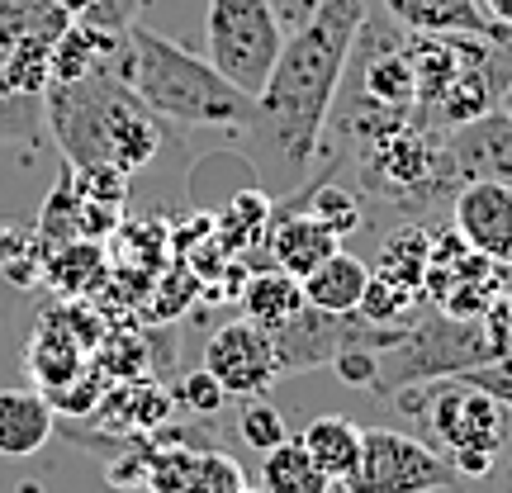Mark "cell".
I'll return each mask as SVG.
<instances>
[{
    "instance_id": "obj_1",
    "label": "cell",
    "mask_w": 512,
    "mask_h": 493,
    "mask_svg": "<svg viewBox=\"0 0 512 493\" xmlns=\"http://www.w3.org/2000/svg\"><path fill=\"white\" fill-rule=\"evenodd\" d=\"M370 19V0H318L299 29L285 34L252 114V162L275 190H294L318 162L347 62Z\"/></svg>"
},
{
    "instance_id": "obj_2",
    "label": "cell",
    "mask_w": 512,
    "mask_h": 493,
    "mask_svg": "<svg viewBox=\"0 0 512 493\" xmlns=\"http://www.w3.org/2000/svg\"><path fill=\"white\" fill-rule=\"evenodd\" d=\"M43 114L62 147V162L72 166L114 162L133 176L162 152V119L138 100L119 67L86 81H53L43 91Z\"/></svg>"
},
{
    "instance_id": "obj_3",
    "label": "cell",
    "mask_w": 512,
    "mask_h": 493,
    "mask_svg": "<svg viewBox=\"0 0 512 493\" xmlns=\"http://www.w3.org/2000/svg\"><path fill=\"white\" fill-rule=\"evenodd\" d=\"M119 72L157 119L190 128H233V133L252 128L256 95L238 91L228 76H219V67L209 57L185 53L181 43H171L166 34H152L138 19L124 29Z\"/></svg>"
},
{
    "instance_id": "obj_4",
    "label": "cell",
    "mask_w": 512,
    "mask_h": 493,
    "mask_svg": "<svg viewBox=\"0 0 512 493\" xmlns=\"http://www.w3.org/2000/svg\"><path fill=\"white\" fill-rule=\"evenodd\" d=\"M394 403H399L403 418H413L422 427V441L456 465L460 479L489 475L512 437L508 408L489 399L484 389L465 384L460 375L408 384L394 394Z\"/></svg>"
},
{
    "instance_id": "obj_5",
    "label": "cell",
    "mask_w": 512,
    "mask_h": 493,
    "mask_svg": "<svg viewBox=\"0 0 512 493\" xmlns=\"http://www.w3.org/2000/svg\"><path fill=\"white\" fill-rule=\"evenodd\" d=\"M503 351L508 347L498 342L489 318H451V313L432 309L422 318H408V328H403L394 347L375 351V389L370 394L394 399L408 384L465 375V370L484 366V361H494Z\"/></svg>"
},
{
    "instance_id": "obj_6",
    "label": "cell",
    "mask_w": 512,
    "mask_h": 493,
    "mask_svg": "<svg viewBox=\"0 0 512 493\" xmlns=\"http://www.w3.org/2000/svg\"><path fill=\"white\" fill-rule=\"evenodd\" d=\"M285 43V24L271 0H209L204 10V57L238 91L261 95Z\"/></svg>"
},
{
    "instance_id": "obj_7",
    "label": "cell",
    "mask_w": 512,
    "mask_h": 493,
    "mask_svg": "<svg viewBox=\"0 0 512 493\" xmlns=\"http://www.w3.org/2000/svg\"><path fill=\"white\" fill-rule=\"evenodd\" d=\"M465 479L456 465L432 451L422 437L389 432V427H366L361 432V460L337 489L342 493H451Z\"/></svg>"
},
{
    "instance_id": "obj_8",
    "label": "cell",
    "mask_w": 512,
    "mask_h": 493,
    "mask_svg": "<svg viewBox=\"0 0 512 493\" xmlns=\"http://www.w3.org/2000/svg\"><path fill=\"white\" fill-rule=\"evenodd\" d=\"M512 290V266H498L489 256H479L456 228H446L432 238V266L422 294L451 318H484L498 299Z\"/></svg>"
},
{
    "instance_id": "obj_9",
    "label": "cell",
    "mask_w": 512,
    "mask_h": 493,
    "mask_svg": "<svg viewBox=\"0 0 512 493\" xmlns=\"http://www.w3.org/2000/svg\"><path fill=\"white\" fill-rule=\"evenodd\" d=\"M204 370L228 389V399H261L275 380H285L275 337L266 328H256L252 318H233V323L209 332Z\"/></svg>"
},
{
    "instance_id": "obj_10",
    "label": "cell",
    "mask_w": 512,
    "mask_h": 493,
    "mask_svg": "<svg viewBox=\"0 0 512 493\" xmlns=\"http://www.w3.org/2000/svg\"><path fill=\"white\" fill-rule=\"evenodd\" d=\"M451 228L470 242L479 256L498 266H512V185L465 181L451 200Z\"/></svg>"
},
{
    "instance_id": "obj_11",
    "label": "cell",
    "mask_w": 512,
    "mask_h": 493,
    "mask_svg": "<svg viewBox=\"0 0 512 493\" xmlns=\"http://www.w3.org/2000/svg\"><path fill=\"white\" fill-rule=\"evenodd\" d=\"M451 166L460 185L465 181H498L512 185V110H489L470 124L446 128Z\"/></svg>"
},
{
    "instance_id": "obj_12",
    "label": "cell",
    "mask_w": 512,
    "mask_h": 493,
    "mask_svg": "<svg viewBox=\"0 0 512 493\" xmlns=\"http://www.w3.org/2000/svg\"><path fill=\"white\" fill-rule=\"evenodd\" d=\"M266 247H271V261L275 271L294 275V280H304L313 266H323L342 238L332 233L323 219H313L309 209H299V204H285V209H275L271 214V233H266Z\"/></svg>"
},
{
    "instance_id": "obj_13",
    "label": "cell",
    "mask_w": 512,
    "mask_h": 493,
    "mask_svg": "<svg viewBox=\"0 0 512 493\" xmlns=\"http://www.w3.org/2000/svg\"><path fill=\"white\" fill-rule=\"evenodd\" d=\"M384 10L408 34H470L508 48V29L484 15L479 0H384Z\"/></svg>"
},
{
    "instance_id": "obj_14",
    "label": "cell",
    "mask_w": 512,
    "mask_h": 493,
    "mask_svg": "<svg viewBox=\"0 0 512 493\" xmlns=\"http://www.w3.org/2000/svg\"><path fill=\"white\" fill-rule=\"evenodd\" d=\"M57 432V408L38 389H0V456L29 460Z\"/></svg>"
},
{
    "instance_id": "obj_15",
    "label": "cell",
    "mask_w": 512,
    "mask_h": 493,
    "mask_svg": "<svg viewBox=\"0 0 512 493\" xmlns=\"http://www.w3.org/2000/svg\"><path fill=\"white\" fill-rule=\"evenodd\" d=\"M370 275H375V266H366L361 256L351 252H337L323 261V266H313L299 285H304V299H309L313 309L323 313H356L361 309V299H366V285Z\"/></svg>"
},
{
    "instance_id": "obj_16",
    "label": "cell",
    "mask_w": 512,
    "mask_h": 493,
    "mask_svg": "<svg viewBox=\"0 0 512 493\" xmlns=\"http://www.w3.org/2000/svg\"><path fill=\"white\" fill-rule=\"evenodd\" d=\"M304 285L294 280V275L285 271H256L247 285H242V318H252L256 328L266 332H280L290 318H299L304 313Z\"/></svg>"
},
{
    "instance_id": "obj_17",
    "label": "cell",
    "mask_w": 512,
    "mask_h": 493,
    "mask_svg": "<svg viewBox=\"0 0 512 493\" xmlns=\"http://www.w3.org/2000/svg\"><path fill=\"white\" fill-rule=\"evenodd\" d=\"M361 432L366 427H356L351 418H342V413H323V418H313L304 432H299V441L309 446V456L323 465V475L332 479V484H342V479L356 470V460H361Z\"/></svg>"
},
{
    "instance_id": "obj_18",
    "label": "cell",
    "mask_w": 512,
    "mask_h": 493,
    "mask_svg": "<svg viewBox=\"0 0 512 493\" xmlns=\"http://www.w3.org/2000/svg\"><path fill=\"white\" fill-rule=\"evenodd\" d=\"M323 465L309 456V446L299 437H285L275 451L261 456V493H332Z\"/></svg>"
},
{
    "instance_id": "obj_19",
    "label": "cell",
    "mask_w": 512,
    "mask_h": 493,
    "mask_svg": "<svg viewBox=\"0 0 512 493\" xmlns=\"http://www.w3.org/2000/svg\"><path fill=\"white\" fill-rule=\"evenodd\" d=\"M427 266H432V233L422 228V223H403L394 228L380 247V261H375V275L384 280H394L403 290L422 294L427 285Z\"/></svg>"
},
{
    "instance_id": "obj_20",
    "label": "cell",
    "mask_w": 512,
    "mask_h": 493,
    "mask_svg": "<svg viewBox=\"0 0 512 493\" xmlns=\"http://www.w3.org/2000/svg\"><path fill=\"white\" fill-rule=\"evenodd\" d=\"M43 280L53 285L57 294H67V299H81V294H91L100 280H105V252H100V242H67V247H53L48 252V266H43Z\"/></svg>"
},
{
    "instance_id": "obj_21",
    "label": "cell",
    "mask_w": 512,
    "mask_h": 493,
    "mask_svg": "<svg viewBox=\"0 0 512 493\" xmlns=\"http://www.w3.org/2000/svg\"><path fill=\"white\" fill-rule=\"evenodd\" d=\"M29 370H34V380L43 389H67L72 380H81V342H76L72 332H62V323L53 318V328L43 323V332L34 337V347H29Z\"/></svg>"
},
{
    "instance_id": "obj_22",
    "label": "cell",
    "mask_w": 512,
    "mask_h": 493,
    "mask_svg": "<svg viewBox=\"0 0 512 493\" xmlns=\"http://www.w3.org/2000/svg\"><path fill=\"white\" fill-rule=\"evenodd\" d=\"M48 266V247L29 223H5L0 228V280H10L15 290H34Z\"/></svg>"
},
{
    "instance_id": "obj_23",
    "label": "cell",
    "mask_w": 512,
    "mask_h": 493,
    "mask_svg": "<svg viewBox=\"0 0 512 493\" xmlns=\"http://www.w3.org/2000/svg\"><path fill=\"white\" fill-rule=\"evenodd\" d=\"M299 209H309L313 219H323L337 233V238H351V233H361V223H366V209H361V195L356 190H347V185H313V190H304L299 195Z\"/></svg>"
},
{
    "instance_id": "obj_24",
    "label": "cell",
    "mask_w": 512,
    "mask_h": 493,
    "mask_svg": "<svg viewBox=\"0 0 512 493\" xmlns=\"http://www.w3.org/2000/svg\"><path fill=\"white\" fill-rule=\"evenodd\" d=\"M185 493H247V475L223 451H190Z\"/></svg>"
},
{
    "instance_id": "obj_25",
    "label": "cell",
    "mask_w": 512,
    "mask_h": 493,
    "mask_svg": "<svg viewBox=\"0 0 512 493\" xmlns=\"http://www.w3.org/2000/svg\"><path fill=\"white\" fill-rule=\"evenodd\" d=\"M238 437L252 446L256 456H266V451H275L280 441L290 437V427H285V418H280V413H275L266 399H242Z\"/></svg>"
},
{
    "instance_id": "obj_26",
    "label": "cell",
    "mask_w": 512,
    "mask_h": 493,
    "mask_svg": "<svg viewBox=\"0 0 512 493\" xmlns=\"http://www.w3.org/2000/svg\"><path fill=\"white\" fill-rule=\"evenodd\" d=\"M422 294L403 290V285H394V280H384V275H370L366 285V299H361V318H370V323H403V318H413V304H418Z\"/></svg>"
},
{
    "instance_id": "obj_27",
    "label": "cell",
    "mask_w": 512,
    "mask_h": 493,
    "mask_svg": "<svg viewBox=\"0 0 512 493\" xmlns=\"http://www.w3.org/2000/svg\"><path fill=\"white\" fill-rule=\"evenodd\" d=\"M76 190L95 204H110V209H124L128 200V171L114 162H95V166H72Z\"/></svg>"
},
{
    "instance_id": "obj_28",
    "label": "cell",
    "mask_w": 512,
    "mask_h": 493,
    "mask_svg": "<svg viewBox=\"0 0 512 493\" xmlns=\"http://www.w3.org/2000/svg\"><path fill=\"white\" fill-rule=\"evenodd\" d=\"M171 403H181L185 413H195V418H214L223 403H228V389H223L209 370H195V375H185V380L176 384Z\"/></svg>"
},
{
    "instance_id": "obj_29",
    "label": "cell",
    "mask_w": 512,
    "mask_h": 493,
    "mask_svg": "<svg viewBox=\"0 0 512 493\" xmlns=\"http://www.w3.org/2000/svg\"><path fill=\"white\" fill-rule=\"evenodd\" d=\"M460 380L475 384V389H484L489 399H498V403H503V408L512 413V347L503 351V356H494V361H484V366L465 370Z\"/></svg>"
},
{
    "instance_id": "obj_30",
    "label": "cell",
    "mask_w": 512,
    "mask_h": 493,
    "mask_svg": "<svg viewBox=\"0 0 512 493\" xmlns=\"http://www.w3.org/2000/svg\"><path fill=\"white\" fill-rule=\"evenodd\" d=\"M271 5H275V15H280V24H285V34L299 29V24L318 10V0H271Z\"/></svg>"
},
{
    "instance_id": "obj_31",
    "label": "cell",
    "mask_w": 512,
    "mask_h": 493,
    "mask_svg": "<svg viewBox=\"0 0 512 493\" xmlns=\"http://www.w3.org/2000/svg\"><path fill=\"white\" fill-rule=\"evenodd\" d=\"M484 318H489V328L498 332V342H503V347H512V290L503 294V299H498V304L484 313Z\"/></svg>"
},
{
    "instance_id": "obj_32",
    "label": "cell",
    "mask_w": 512,
    "mask_h": 493,
    "mask_svg": "<svg viewBox=\"0 0 512 493\" xmlns=\"http://www.w3.org/2000/svg\"><path fill=\"white\" fill-rule=\"evenodd\" d=\"M479 5H484V15L494 19V24L512 29V0H479Z\"/></svg>"
},
{
    "instance_id": "obj_33",
    "label": "cell",
    "mask_w": 512,
    "mask_h": 493,
    "mask_svg": "<svg viewBox=\"0 0 512 493\" xmlns=\"http://www.w3.org/2000/svg\"><path fill=\"white\" fill-rule=\"evenodd\" d=\"M508 62H512V29H508Z\"/></svg>"
},
{
    "instance_id": "obj_34",
    "label": "cell",
    "mask_w": 512,
    "mask_h": 493,
    "mask_svg": "<svg viewBox=\"0 0 512 493\" xmlns=\"http://www.w3.org/2000/svg\"><path fill=\"white\" fill-rule=\"evenodd\" d=\"M332 493H342V489H332Z\"/></svg>"
}]
</instances>
